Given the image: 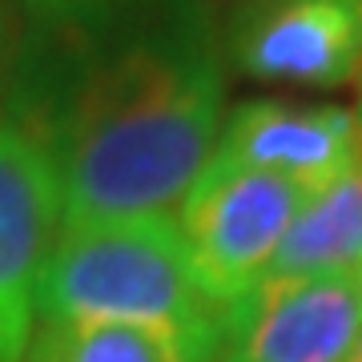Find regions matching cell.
Returning <instances> with one entry per match:
<instances>
[{
  "mask_svg": "<svg viewBox=\"0 0 362 362\" xmlns=\"http://www.w3.org/2000/svg\"><path fill=\"white\" fill-rule=\"evenodd\" d=\"M61 233V177L25 121H0V362H25L37 294Z\"/></svg>",
  "mask_w": 362,
  "mask_h": 362,
  "instance_id": "obj_5",
  "label": "cell"
},
{
  "mask_svg": "<svg viewBox=\"0 0 362 362\" xmlns=\"http://www.w3.org/2000/svg\"><path fill=\"white\" fill-rule=\"evenodd\" d=\"M69 73L40 129L61 177V230L169 218L226 117V61L209 0H113L49 37Z\"/></svg>",
  "mask_w": 362,
  "mask_h": 362,
  "instance_id": "obj_1",
  "label": "cell"
},
{
  "mask_svg": "<svg viewBox=\"0 0 362 362\" xmlns=\"http://www.w3.org/2000/svg\"><path fill=\"white\" fill-rule=\"evenodd\" d=\"M13 0H0V93H4L8 69H13Z\"/></svg>",
  "mask_w": 362,
  "mask_h": 362,
  "instance_id": "obj_11",
  "label": "cell"
},
{
  "mask_svg": "<svg viewBox=\"0 0 362 362\" xmlns=\"http://www.w3.org/2000/svg\"><path fill=\"white\" fill-rule=\"evenodd\" d=\"M346 362H362V330H358V338H354V350H350Z\"/></svg>",
  "mask_w": 362,
  "mask_h": 362,
  "instance_id": "obj_12",
  "label": "cell"
},
{
  "mask_svg": "<svg viewBox=\"0 0 362 362\" xmlns=\"http://www.w3.org/2000/svg\"><path fill=\"white\" fill-rule=\"evenodd\" d=\"M218 37L250 81L342 89L362 73V0H233Z\"/></svg>",
  "mask_w": 362,
  "mask_h": 362,
  "instance_id": "obj_4",
  "label": "cell"
},
{
  "mask_svg": "<svg viewBox=\"0 0 362 362\" xmlns=\"http://www.w3.org/2000/svg\"><path fill=\"white\" fill-rule=\"evenodd\" d=\"M25 362H218V350L125 322H40Z\"/></svg>",
  "mask_w": 362,
  "mask_h": 362,
  "instance_id": "obj_9",
  "label": "cell"
},
{
  "mask_svg": "<svg viewBox=\"0 0 362 362\" xmlns=\"http://www.w3.org/2000/svg\"><path fill=\"white\" fill-rule=\"evenodd\" d=\"M13 4L33 21L40 37H57V33H69L93 16H101L113 0H13Z\"/></svg>",
  "mask_w": 362,
  "mask_h": 362,
  "instance_id": "obj_10",
  "label": "cell"
},
{
  "mask_svg": "<svg viewBox=\"0 0 362 362\" xmlns=\"http://www.w3.org/2000/svg\"><path fill=\"white\" fill-rule=\"evenodd\" d=\"M306 189L290 177L262 169L202 165L189 194L181 197V242L197 286L221 314L266 282Z\"/></svg>",
  "mask_w": 362,
  "mask_h": 362,
  "instance_id": "obj_3",
  "label": "cell"
},
{
  "mask_svg": "<svg viewBox=\"0 0 362 362\" xmlns=\"http://www.w3.org/2000/svg\"><path fill=\"white\" fill-rule=\"evenodd\" d=\"M362 266V161L342 177L314 189L294 214L282 246L270 262V278H322L358 274Z\"/></svg>",
  "mask_w": 362,
  "mask_h": 362,
  "instance_id": "obj_8",
  "label": "cell"
},
{
  "mask_svg": "<svg viewBox=\"0 0 362 362\" xmlns=\"http://www.w3.org/2000/svg\"><path fill=\"white\" fill-rule=\"evenodd\" d=\"M358 274H362V266H358Z\"/></svg>",
  "mask_w": 362,
  "mask_h": 362,
  "instance_id": "obj_14",
  "label": "cell"
},
{
  "mask_svg": "<svg viewBox=\"0 0 362 362\" xmlns=\"http://www.w3.org/2000/svg\"><path fill=\"white\" fill-rule=\"evenodd\" d=\"M362 77V73H358ZM354 121H358V133H362V89H358V113H354Z\"/></svg>",
  "mask_w": 362,
  "mask_h": 362,
  "instance_id": "obj_13",
  "label": "cell"
},
{
  "mask_svg": "<svg viewBox=\"0 0 362 362\" xmlns=\"http://www.w3.org/2000/svg\"><path fill=\"white\" fill-rule=\"evenodd\" d=\"M37 322H125L221 354L226 314L197 286L173 218L69 226L57 233Z\"/></svg>",
  "mask_w": 362,
  "mask_h": 362,
  "instance_id": "obj_2",
  "label": "cell"
},
{
  "mask_svg": "<svg viewBox=\"0 0 362 362\" xmlns=\"http://www.w3.org/2000/svg\"><path fill=\"white\" fill-rule=\"evenodd\" d=\"M358 161L362 133L350 109L254 97L221 117L218 141L209 149L206 165L278 173L314 194Z\"/></svg>",
  "mask_w": 362,
  "mask_h": 362,
  "instance_id": "obj_7",
  "label": "cell"
},
{
  "mask_svg": "<svg viewBox=\"0 0 362 362\" xmlns=\"http://www.w3.org/2000/svg\"><path fill=\"white\" fill-rule=\"evenodd\" d=\"M362 330V274L270 278L226 314L218 362H346Z\"/></svg>",
  "mask_w": 362,
  "mask_h": 362,
  "instance_id": "obj_6",
  "label": "cell"
}]
</instances>
